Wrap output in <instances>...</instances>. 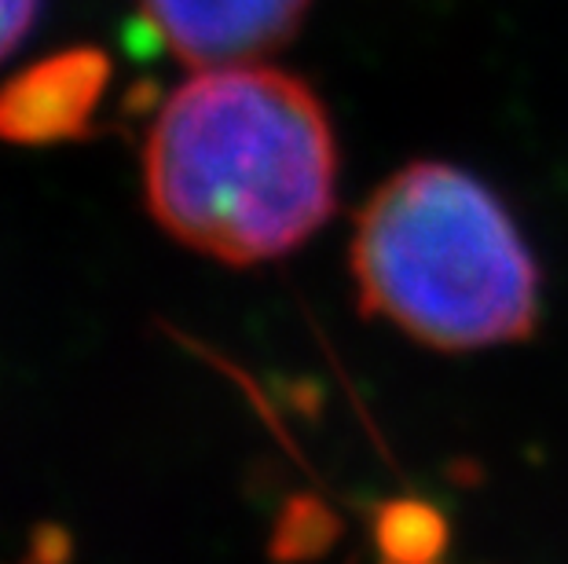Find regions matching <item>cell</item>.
<instances>
[{"label":"cell","instance_id":"obj_2","mask_svg":"<svg viewBox=\"0 0 568 564\" xmlns=\"http://www.w3.org/2000/svg\"><path fill=\"white\" fill-rule=\"evenodd\" d=\"M359 308L440 352L521 341L539 319L536 257L495 191L444 162L393 173L356 217Z\"/></svg>","mask_w":568,"mask_h":564},{"label":"cell","instance_id":"obj_4","mask_svg":"<svg viewBox=\"0 0 568 564\" xmlns=\"http://www.w3.org/2000/svg\"><path fill=\"white\" fill-rule=\"evenodd\" d=\"M106 59L95 52H70L44 66L19 74L0 92V132L19 140H48L78 132L89 106L103 89Z\"/></svg>","mask_w":568,"mask_h":564},{"label":"cell","instance_id":"obj_3","mask_svg":"<svg viewBox=\"0 0 568 564\" xmlns=\"http://www.w3.org/2000/svg\"><path fill=\"white\" fill-rule=\"evenodd\" d=\"M312 0H140V16L169 55L191 70L261 63L294 41Z\"/></svg>","mask_w":568,"mask_h":564},{"label":"cell","instance_id":"obj_5","mask_svg":"<svg viewBox=\"0 0 568 564\" xmlns=\"http://www.w3.org/2000/svg\"><path fill=\"white\" fill-rule=\"evenodd\" d=\"M382 564H433V527L429 524H393L382 532Z\"/></svg>","mask_w":568,"mask_h":564},{"label":"cell","instance_id":"obj_1","mask_svg":"<svg viewBox=\"0 0 568 564\" xmlns=\"http://www.w3.org/2000/svg\"><path fill=\"white\" fill-rule=\"evenodd\" d=\"M337 143L312 85L280 66L195 70L143 143V195L176 243L221 264L305 246L334 213Z\"/></svg>","mask_w":568,"mask_h":564},{"label":"cell","instance_id":"obj_6","mask_svg":"<svg viewBox=\"0 0 568 564\" xmlns=\"http://www.w3.org/2000/svg\"><path fill=\"white\" fill-rule=\"evenodd\" d=\"M41 0H0V63L16 55V48L27 41V33L38 22Z\"/></svg>","mask_w":568,"mask_h":564}]
</instances>
